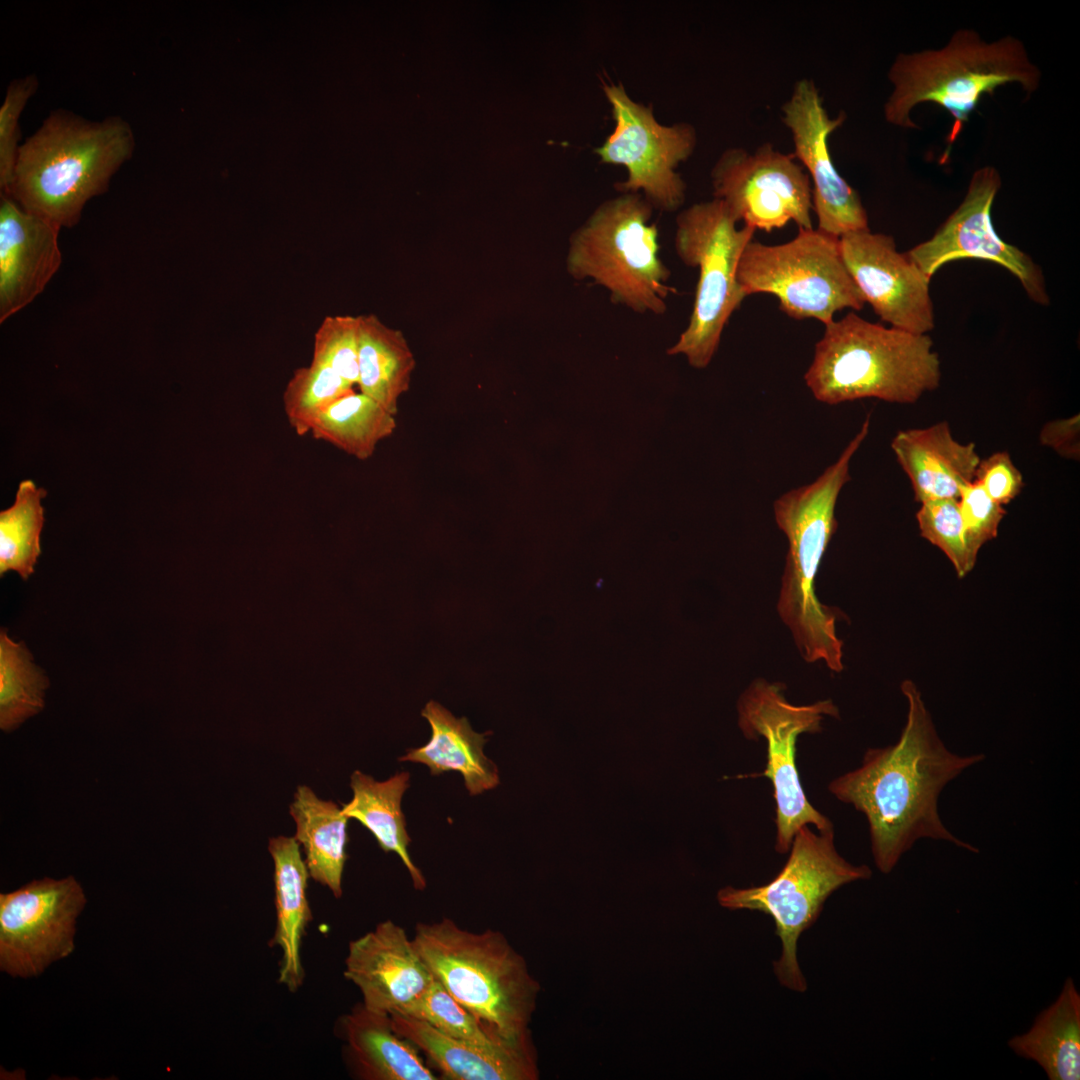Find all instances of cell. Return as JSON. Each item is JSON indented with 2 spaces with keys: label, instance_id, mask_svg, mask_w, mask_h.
I'll return each mask as SVG.
<instances>
[{
  "label": "cell",
  "instance_id": "cell-25",
  "mask_svg": "<svg viewBox=\"0 0 1080 1080\" xmlns=\"http://www.w3.org/2000/svg\"><path fill=\"white\" fill-rule=\"evenodd\" d=\"M1019 1057L1034 1061L1050 1080L1080 1078V994L1067 978L1056 1000L1042 1010L1025 1033L1009 1039Z\"/></svg>",
  "mask_w": 1080,
  "mask_h": 1080
},
{
  "label": "cell",
  "instance_id": "cell-21",
  "mask_svg": "<svg viewBox=\"0 0 1080 1080\" xmlns=\"http://www.w3.org/2000/svg\"><path fill=\"white\" fill-rule=\"evenodd\" d=\"M891 449L920 504L958 499L961 489L974 481L981 460L975 444L958 442L947 422L901 430L892 439Z\"/></svg>",
  "mask_w": 1080,
  "mask_h": 1080
},
{
  "label": "cell",
  "instance_id": "cell-1",
  "mask_svg": "<svg viewBox=\"0 0 1080 1080\" xmlns=\"http://www.w3.org/2000/svg\"><path fill=\"white\" fill-rule=\"evenodd\" d=\"M901 691L908 713L898 741L867 749L858 768L828 784L834 797L865 816L873 860L883 874H889L922 838L979 852L947 829L938 812V799L949 782L982 762L985 755L951 752L938 736L917 686L905 680Z\"/></svg>",
  "mask_w": 1080,
  "mask_h": 1080
},
{
  "label": "cell",
  "instance_id": "cell-9",
  "mask_svg": "<svg viewBox=\"0 0 1080 1080\" xmlns=\"http://www.w3.org/2000/svg\"><path fill=\"white\" fill-rule=\"evenodd\" d=\"M738 222L715 198L695 203L676 217V254L699 274L689 322L667 353L683 354L697 369L709 365L729 318L746 297L737 269L755 230L745 225L738 228Z\"/></svg>",
  "mask_w": 1080,
  "mask_h": 1080
},
{
  "label": "cell",
  "instance_id": "cell-29",
  "mask_svg": "<svg viewBox=\"0 0 1080 1080\" xmlns=\"http://www.w3.org/2000/svg\"><path fill=\"white\" fill-rule=\"evenodd\" d=\"M395 429L393 414L360 391H352L324 409L310 433L358 460H367Z\"/></svg>",
  "mask_w": 1080,
  "mask_h": 1080
},
{
  "label": "cell",
  "instance_id": "cell-8",
  "mask_svg": "<svg viewBox=\"0 0 1080 1080\" xmlns=\"http://www.w3.org/2000/svg\"><path fill=\"white\" fill-rule=\"evenodd\" d=\"M788 859L768 883L748 888H722L717 899L731 909L759 911L770 916L782 943L781 957L774 962L779 983L804 992L806 979L797 960L800 935L818 919L828 897L841 886L869 879L871 869L854 865L837 851L833 827L815 833L809 825L794 835Z\"/></svg>",
  "mask_w": 1080,
  "mask_h": 1080
},
{
  "label": "cell",
  "instance_id": "cell-39",
  "mask_svg": "<svg viewBox=\"0 0 1080 1080\" xmlns=\"http://www.w3.org/2000/svg\"><path fill=\"white\" fill-rule=\"evenodd\" d=\"M1039 440L1042 445L1053 449L1059 456L1079 460V414L1046 423L1040 431Z\"/></svg>",
  "mask_w": 1080,
  "mask_h": 1080
},
{
  "label": "cell",
  "instance_id": "cell-3",
  "mask_svg": "<svg viewBox=\"0 0 1080 1080\" xmlns=\"http://www.w3.org/2000/svg\"><path fill=\"white\" fill-rule=\"evenodd\" d=\"M870 414L839 458L813 482L791 489L775 500L774 517L788 541L777 610L792 632L802 658L822 660L834 672L843 670V642L836 634L842 612L822 604L815 577L836 532L835 507L851 479L850 461L868 435Z\"/></svg>",
  "mask_w": 1080,
  "mask_h": 1080
},
{
  "label": "cell",
  "instance_id": "cell-17",
  "mask_svg": "<svg viewBox=\"0 0 1080 1080\" xmlns=\"http://www.w3.org/2000/svg\"><path fill=\"white\" fill-rule=\"evenodd\" d=\"M845 267L865 303L891 327L913 334L934 328V308L928 278L904 253L892 236L869 229L839 238Z\"/></svg>",
  "mask_w": 1080,
  "mask_h": 1080
},
{
  "label": "cell",
  "instance_id": "cell-4",
  "mask_svg": "<svg viewBox=\"0 0 1080 1080\" xmlns=\"http://www.w3.org/2000/svg\"><path fill=\"white\" fill-rule=\"evenodd\" d=\"M804 380L814 398L828 405L866 398L910 404L938 388L941 363L928 334L849 312L825 325Z\"/></svg>",
  "mask_w": 1080,
  "mask_h": 1080
},
{
  "label": "cell",
  "instance_id": "cell-7",
  "mask_svg": "<svg viewBox=\"0 0 1080 1080\" xmlns=\"http://www.w3.org/2000/svg\"><path fill=\"white\" fill-rule=\"evenodd\" d=\"M653 211L640 193L600 203L570 236L566 267L571 277L592 280L614 303L638 314H664L675 290L659 255Z\"/></svg>",
  "mask_w": 1080,
  "mask_h": 1080
},
{
  "label": "cell",
  "instance_id": "cell-37",
  "mask_svg": "<svg viewBox=\"0 0 1080 1080\" xmlns=\"http://www.w3.org/2000/svg\"><path fill=\"white\" fill-rule=\"evenodd\" d=\"M958 505L968 549L977 559L981 547L997 536L1006 511L1003 505L993 501L975 480L961 489Z\"/></svg>",
  "mask_w": 1080,
  "mask_h": 1080
},
{
  "label": "cell",
  "instance_id": "cell-23",
  "mask_svg": "<svg viewBox=\"0 0 1080 1080\" xmlns=\"http://www.w3.org/2000/svg\"><path fill=\"white\" fill-rule=\"evenodd\" d=\"M268 850L274 862L276 908V928L271 942L282 952L278 981L295 991L304 978L301 945L311 919L306 895L310 875L294 837L270 838Z\"/></svg>",
  "mask_w": 1080,
  "mask_h": 1080
},
{
  "label": "cell",
  "instance_id": "cell-19",
  "mask_svg": "<svg viewBox=\"0 0 1080 1080\" xmlns=\"http://www.w3.org/2000/svg\"><path fill=\"white\" fill-rule=\"evenodd\" d=\"M60 228L0 197V322L40 295L62 263Z\"/></svg>",
  "mask_w": 1080,
  "mask_h": 1080
},
{
  "label": "cell",
  "instance_id": "cell-6",
  "mask_svg": "<svg viewBox=\"0 0 1080 1080\" xmlns=\"http://www.w3.org/2000/svg\"><path fill=\"white\" fill-rule=\"evenodd\" d=\"M888 76L894 88L884 115L890 124L915 128L910 113L923 102H933L951 114L945 159L984 94L1012 82L1032 93L1040 80L1039 70L1018 39L1007 36L987 43L968 29L958 30L942 49L899 54Z\"/></svg>",
  "mask_w": 1080,
  "mask_h": 1080
},
{
  "label": "cell",
  "instance_id": "cell-27",
  "mask_svg": "<svg viewBox=\"0 0 1080 1080\" xmlns=\"http://www.w3.org/2000/svg\"><path fill=\"white\" fill-rule=\"evenodd\" d=\"M350 786L353 798L343 805L342 813L367 828L384 852L396 853L409 871L414 887L423 890L426 881L409 855L411 839L401 810L402 796L409 787V773H396L378 782L356 770L351 775Z\"/></svg>",
  "mask_w": 1080,
  "mask_h": 1080
},
{
  "label": "cell",
  "instance_id": "cell-12",
  "mask_svg": "<svg viewBox=\"0 0 1080 1080\" xmlns=\"http://www.w3.org/2000/svg\"><path fill=\"white\" fill-rule=\"evenodd\" d=\"M614 120L612 133L594 149L602 164L622 166L627 177L615 186L621 193H640L654 209L677 211L685 201L686 184L677 172L697 144L689 123H660L650 105L632 99L622 84L603 83Z\"/></svg>",
  "mask_w": 1080,
  "mask_h": 1080
},
{
  "label": "cell",
  "instance_id": "cell-28",
  "mask_svg": "<svg viewBox=\"0 0 1080 1080\" xmlns=\"http://www.w3.org/2000/svg\"><path fill=\"white\" fill-rule=\"evenodd\" d=\"M359 391L394 416L410 386L414 355L403 334L375 315L359 316Z\"/></svg>",
  "mask_w": 1080,
  "mask_h": 1080
},
{
  "label": "cell",
  "instance_id": "cell-2",
  "mask_svg": "<svg viewBox=\"0 0 1080 1080\" xmlns=\"http://www.w3.org/2000/svg\"><path fill=\"white\" fill-rule=\"evenodd\" d=\"M135 144L131 125L120 116L90 121L54 110L20 144L4 194L60 229L71 228L87 202L108 190L112 177L132 158Z\"/></svg>",
  "mask_w": 1080,
  "mask_h": 1080
},
{
  "label": "cell",
  "instance_id": "cell-26",
  "mask_svg": "<svg viewBox=\"0 0 1080 1080\" xmlns=\"http://www.w3.org/2000/svg\"><path fill=\"white\" fill-rule=\"evenodd\" d=\"M289 812L310 877L328 887L336 898L341 897L349 818L336 803L318 798L305 785L298 786Z\"/></svg>",
  "mask_w": 1080,
  "mask_h": 1080
},
{
  "label": "cell",
  "instance_id": "cell-14",
  "mask_svg": "<svg viewBox=\"0 0 1080 1080\" xmlns=\"http://www.w3.org/2000/svg\"><path fill=\"white\" fill-rule=\"evenodd\" d=\"M86 897L73 876L43 878L0 895V967L13 977L41 974L74 950Z\"/></svg>",
  "mask_w": 1080,
  "mask_h": 1080
},
{
  "label": "cell",
  "instance_id": "cell-13",
  "mask_svg": "<svg viewBox=\"0 0 1080 1080\" xmlns=\"http://www.w3.org/2000/svg\"><path fill=\"white\" fill-rule=\"evenodd\" d=\"M715 199L738 221L771 232L789 222L812 229V187L808 174L792 154L766 143L754 153L727 148L711 170Z\"/></svg>",
  "mask_w": 1080,
  "mask_h": 1080
},
{
  "label": "cell",
  "instance_id": "cell-22",
  "mask_svg": "<svg viewBox=\"0 0 1080 1080\" xmlns=\"http://www.w3.org/2000/svg\"><path fill=\"white\" fill-rule=\"evenodd\" d=\"M422 716L431 727L429 741L408 749L399 761L424 764L432 775L459 772L471 795L481 794L499 784L496 765L483 753L487 733H476L465 717L456 718L435 701L425 705Z\"/></svg>",
  "mask_w": 1080,
  "mask_h": 1080
},
{
  "label": "cell",
  "instance_id": "cell-18",
  "mask_svg": "<svg viewBox=\"0 0 1080 1080\" xmlns=\"http://www.w3.org/2000/svg\"><path fill=\"white\" fill-rule=\"evenodd\" d=\"M344 976L369 1010L393 1014L421 997L434 976L403 927L391 920L352 940Z\"/></svg>",
  "mask_w": 1080,
  "mask_h": 1080
},
{
  "label": "cell",
  "instance_id": "cell-16",
  "mask_svg": "<svg viewBox=\"0 0 1080 1080\" xmlns=\"http://www.w3.org/2000/svg\"><path fill=\"white\" fill-rule=\"evenodd\" d=\"M782 112L783 122L794 143L792 155L812 181V203L818 229L837 238L869 229L867 212L859 194L838 173L829 151L828 138L842 125L845 115L841 113L831 119L815 84L808 79L795 83Z\"/></svg>",
  "mask_w": 1080,
  "mask_h": 1080
},
{
  "label": "cell",
  "instance_id": "cell-31",
  "mask_svg": "<svg viewBox=\"0 0 1080 1080\" xmlns=\"http://www.w3.org/2000/svg\"><path fill=\"white\" fill-rule=\"evenodd\" d=\"M24 642L0 633V728L10 732L45 706L49 681Z\"/></svg>",
  "mask_w": 1080,
  "mask_h": 1080
},
{
  "label": "cell",
  "instance_id": "cell-35",
  "mask_svg": "<svg viewBox=\"0 0 1080 1080\" xmlns=\"http://www.w3.org/2000/svg\"><path fill=\"white\" fill-rule=\"evenodd\" d=\"M359 316H326L314 334L312 361L331 367L352 386L359 379Z\"/></svg>",
  "mask_w": 1080,
  "mask_h": 1080
},
{
  "label": "cell",
  "instance_id": "cell-33",
  "mask_svg": "<svg viewBox=\"0 0 1080 1080\" xmlns=\"http://www.w3.org/2000/svg\"><path fill=\"white\" fill-rule=\"evenodd\" d=\"M397 1013L422 1020L453 1038L489 1046L522 1044L506 1042L492 1035L435 978L421 997Z\"/></svg>",
  "mask_w": 1080,
  "mask_h": 1080
},
{
  "label": "cell",
  "instance_id": "cell-20",
  "mask_svg": "<svg viewBox=\"0 0 1080 1080\" xmlns=\"http://www.w3.org/2000/svg\"><path fill=\"white\" fill-rule=\"evenodd\" d=\"M394 1030L412 1042L451 1080H535L536 1052L532 1042L489 1046L450 1037L428 1023L390 1014Z\"/></svg>",
  "mask_w": 1080,
  "mask_h": 1080
},
{
  "label": "cell",
  "instance_id": "cell-32",
  "mask_svg": "<svg viewBox=\"0 0 1080 1080\" xmlns=\"http://www.w3.org/2000/svg\"><path fill=\"white\" fill-rule=\"evenodd\" d=\"M354 391L331 367L311 361L296 369L283 392V409L299 436L310 433L317 416L340 397Z\"/></svg>",
  "mask_w": 1080,
  "mask_h": 1080
},
{
  "label": "cell",
  "instance_id": "cell-34",
  "mask_svg": "<svg viewBox=\"0 0 1080 1080\" xmlns=\"http://www.w3.org/2000/svg\"><path fill=\"white\" fill-rule=\"evenodd\" d=\"M916 518L922 537L944 552L959 577L966 576L977 559L967 546L958 499L925 501L921 503Z\"/></svg>",
  "mask_w": 1080,
  "mask_h": 1080
},
{
  "label": "cell",
  "instance_id": "cell-30",
  "mask_svg": "<svg viewBox=\"0 0 1080 1080\" xmlns=\"http://www.w3.org/2000/svg\"><path fill=\"white\" fill-rule=\"evenodd\" d=\"M46 490L30 479L20 482L13 504L0 512V574L16 571L24 580L41 553Z\"/></svg>",
  "mask_w": 1080,
  "mask_h": 1080
},
{
  "label": "cell",
  "instance_id": "cell-11",
  "mask_svg": "<svg viewBox=\"0 0 1080 1080\" xmlns=\"http://www.w3.org/2000/svg\"><path fill=\"white\" fill-rule=\"evenodd\" d=\"M781 683L765 679L754 680L741 694L738 725L746 739L766 742L767 761L763 776L771 781L775 799V850L784 854L790 849L796 832L804 825L817 830L833 827L807 799L796 765V743L803 733L822 730L824 716L839 718L832 700L808 705H794L783 694Z\"/></svg>",
  "mask_w": 1080,
  "mask_h": 1080
},
{
  "label": "cell",
  "instance_id": "cell-36",
  "mask_svg": "<svg viewBox=\"0 0 1080 1080\" xmlns=\"http://www.w3.org/2000/svg\"><path fill=\"white\" fill-rule=\"evenodd\" d=\"M35 75L14 79L0 106V188L6 193L12 182L20 145L19 119L28 100L36 92Z\"/></svg>",
  "mask_w": 1080,
  "mask_h": 1080
},
{
  "label": "cell",
  "instance_id": "cell-24",
  "mask_svg": "<svg viewBox=\"0 0 1080 1080\" xmlns=\"http://www.w3.org/2000/svg\"><path fill=\"white\" fill-rule=\"evenodd\" d=\"M344 1038L361 1078L367 1080H437L419 1049L393 1028L389 1014L358 1004L343 1019Z\"/></svg>",
  "mask_w": 1080,
  "mask_h": 1080
},
{
  "label": "cell",
  "instance_id": "cell-5",
  "mask_svg": "<svg viewBox=\"0 0 1080 1080\" xmlns=\"http://www.w3.org/2000/svg\"><path fill=\"white\" fill-rule=\"evenodd\" d=\"M413 942L432 975L495 1037L531 1042L538 982L499 931L473 932L449 918L418 923Z\"/></svg>",
  "mask_w": 1080,
  "mask_h": 1080
},
{
  "label": "cell",
  "instance_id": "cell-15",
  "mask_svg": "<svg viewBox=\"0 0 1080 1080\" xmlns=\"http://www.w3.org/2000/svg\"><path fill=\"white\" fill-rule=\"evenodd\" d=\"M1000 186L1001 178L994 167L975 171L958 208L930 239L905 254L930 279L955 260L972 258L997 263L1017 277L1033 302L1048 305L1042 269L1028 254L1003 241L993 227L991 209Z\"/></svg>",
  "mask_w": 1080,
  "mask_h": 1080
},
{
  "label": "cell",
  "instance_id": "cell-10",
  "mask_svg": "<svg viewBox=\"0 0 1080 1080\" xmlns=\"http://www.w3.org/2000/svg\"><path fill=\"white\" fill-rule=\"evenodd\" d=\"M737 281L746 295L775 296L793 319L824 325L837 312L859 311L865 300L842 259L839 238L817 229H799L790 241L767 245L750 241L740 258Z\"/></svg>",
  "mask_w": 1080,
  "mask_h": 1080
},
{
  "label": "cell",
  "instance_id": "cell-38",
  "mask_svg": "<svg viewBox=\"0 0 1080 1080\" xmlns=\"http://www.w3.org/2000/svg\"><path fill=\"white\" fill-rule=\"evenodd\" d=\"M974 480L993 501L1003 506L1015 499L1024 486L1021 472L1006 451L980 460Z\"/></svg>",
  "mask_w": 1080,
  "mask_h": 1080
}]
</instances>
